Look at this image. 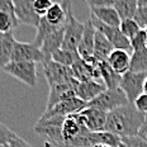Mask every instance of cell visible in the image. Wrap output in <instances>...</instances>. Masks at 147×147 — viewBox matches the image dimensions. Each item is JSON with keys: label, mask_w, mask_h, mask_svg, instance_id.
Returning <instances> with one entry per match:
<instances>
[{"label": "cell", "mask_w": 147, "mask_h": 147, "mask_svg": "<svg viewBox=\"0 0 147 147\" xmlns=\"http://www.w3.org/2000/svg\"><path fill=\"white\" fill-rule=\"evenodd\" d=\"M146 115L138 112L133 104L119 107L107 115L105 131L117 134L121 138L138 136Z\"/></svg>", "instance_id": "6da1fadb"}, {"label": "cell", "mask_w": 147, "mask_h": 147, "mask_svg": "<svg viewBox=\"0 0 147 147\" xmlns=\"http://www.w3.org/2000/svg\"><path fill=\"white\" fill-rule=\"evenodd\" d=\"M66 117H52L47 119H38V122L34 125V132L38 136L43 137L48 143L56 146L63 147L62 137V124Z\"/></svg>", "instance_id": "7a4b0ae2"}, {"label": "cell", "mask_w": 147, "mask_h": 147, "mask_svg": "<svg viewBox=\"0 0 147 147\" xmlns=\"http://www.w3.org/2000/svg\"><path fill=\"white\" fill-rule=\"evenodd\" d=\"M129 104L127 95L121 88L117 89H105L103 93H100L96 98L86 103V107L100 109L105 113H109L112 110Z\"/></svg>", "instance_id": "3957f363"}, {"label": "cell", "mask_w": 147, "mask_h": 147, "mask_svg": "<svg viewBox=\"0 0 147 147\" xmlns=\"http://www.w3.org/2000/svg\"><path fill=\"white\" fill-rule=\"evenodd\" d=\"M85 24L79 22L72 14V8L70 0H67V17L65 23V34H63V46L62 48L78 52L79 45L84 34Z\"/></svg>", "instance_id": "277c9868"}, {"label": "cell", "mask_w": 147, "mask_h": 147, "mask_svg": "<svg viewBox=\"0 0 147 147\" xmlns=\"http://www.w3.org/2000/svg\"><path fill=\"white\" fill-rule=\"evenodd\" d=\"M89 19L91 20V23L94 24L96 30L103 33V34L109 39V42L113 45V47H114L115 50H125L128 52H132L131 41L121 32L119 28H117V27H109V26H107V24L102 23L99 19H96L93 14H90Z\"/></svg>", "instance_id": "5b68a950"}, {"label": "cell", "mask_w": 147, "mask_h": 147, "mask_svg": "<svg viewBox=\"0 0 147 147\" xmlns=\"http://www.w3.org/2000/svg\"><path fill=\"white\" fill-rule=\"evenodd\" d=\"M147 78V74L143 72H134L127 71L122 75V80L119 88L124 91L131 104H133L134 100L143 93V84Z\"/></svg>", "instance_id": "8992f818"}, {"label": "cell", "mask_w": 147, "mask_h": 147, "mask_svg": "<svg viewBox=\"0 0 147 147\" xmlns=\"http://www.w3.org/2000/svg\"><path fill=\"white\" fill-rule=\"evenodd\" d=\"M8 75L13 76L29 88H36L37 63L34 62H10L4 69Z\"/></svg>", "instance_id": "52a82bcc"}, {"label": "cell", "mask_w": 147, "mask_h": 147, "mask_svg": "<svg viewBox=\"0 0 147 147\" xmlns=\"http://www.w3.org/2000/svg\"><path fill=\"white\" fill-rule=\"evenodd\" d=\"M45 57L41 48L33 43H24V42L15 41L11 62H34L43 63Z\"/></svg>", "instance_id": "ba28073f"}, {"label": "cell", "mask_w": 147, "mask_h": 147, "mask_svg": "<svg viewBox=\"0 0 147 147\" xmlns=\"http://www.w3.org/2000/svg\"><path fill=\"white\" fill-rule=\"evenodd\" d=\"M13 1L17 19L26 26L38 28L42 17L37 14L34 9V0H13Z\"/></svg>", "instance_id": "9c48e42d"}, {"label": "cell", "mask_w": 147, "mask_h": 147, "mask_svg": "<svg viewBox=\"0 0 147 147\" xmlns=\"http://www.w3.org/2000/svg\"><path fill=\"white\" fill-rule=\"evenodd\" d=\"M78 82L79 81L74 78L67 82H62V84L50 86V93H48V99H47V104H46V110L52 109L60 102H63L66 99H71V98L76 96L75 88L78 85Z\"/></svg>", "instance_id": "30bf717a"}, {"label": "cell", "mask_w": 147, "mask_h": 147, "mask_svg": "<svg viewBox=\"0 0 147 147\" xmlns=\"http://www.w3.org/2000/svg\"><path fill=\"white\" fill-rule=\"evenodd\" d=\"M85 107H86V103L84 100L79 99L78 96H74L71 99H66L63 102H60L50 110H45L43 115L39 119H47L52 117H67V115L74 114V113L81 112Z\"/></svg>", "instance_id": "8fae6325"}, {"label": "cell", "mask_w": 147, "mask_h": 147, "mask_svg": "<svg viewBox=\"0 0 147 147\" xmlns=\"http://www.w3.org/2000/svg\"><path fill=\"white\" fill-rule=\"evenodd\" d=\"M107 115H108V113L96 108H91V107H85L81 112H79V117H80L82 124L90 132L105 131Z\"/></svg>", "instance_id": "7c38bea8"}, {"label": "cell", "mask_w": 147, "mask_h": 147, "mask_svg": "<svg viewBox=\"0 0 147 147\" xmlns=\"http://www.w3.org/2000/svg\"><path fill=\"white\" fill-rule=\"evenodd\" d=\"M43 72H45L46 80H47L50 86L62 84V82H67L71 79H74L71 67L63 66L53 60H51L50 62L43 65Z\"/></svg>", "instance_id": "4fadbf2b"}, {"label": "cell", "mask_w": 147, "mask_h": 147, "mask_svg": "<svg viewBox=\"0 0 147 147\" xmlns=\"http://www.w3.org/2000/svg\"><path fill=\"white\" fill-rule=\"evenodd\" d=\"M71 71L72 76L80 82L89 80H99L100 79L99 62L96 60L88 62V61L80 59L71 66Z\"/></svg>", "instance_id": "5bb4252c"}, {"label": "cell", "mask_w": 147, "mask_h": 147, "mask_svg": "<svg viewBox=\"0 0 147 147\" xmlns=\"http://www.w3.org/2000/svg\"><path fill=\"white\" fill-rule=\"evenodd\" d=\"M90 131H88V128L82 124L79 113H74V114L67 115L63 121L62 124V137H63V142L65 146L70 145L75 138L86 134Z\"/></svg>", "instance_id": "9a60e30c"}, {"label": "cell", "mask_w": 147, "mask_h": 147, "mask_svg": "<svg viewBox=\"0 0 147 147\" xmlns=\"http://www.w3.org/2000/svg\"><path fill=\"white\" fill-rule=\"evenodd\" d=\"M85 24V29H84V34L80 41L78 48V53L82 60L85 61H93L94 59V42H95V27L91 23V20L89 19Z\"/></svg>", "instance_id": "2e32d148"}, {"label": "cell", "mask_w": 147, "mask_h": 147, "mask_svg": "<svg viewBox=\"0 0 147 147\" xmlns=\"http://www.w3.org/2000/svg\"><path fill=\"white\" fill-rule=\"evenodd\" d=\"M63 34H65V27H62L61 29L56 30V32L51 33L50 36L46 37V39L43 41V43L41 46V51L43 53L45 61L43 65L47 62H50L52 60L55 52H57L61 50L63 46Z\"/></svg>", "instance_id": "e0dca14e"}, {"label": "cell", "mask_w": 147, "mask_h": 147, "mask_svg": "<svg viewBox=\"0 0 147 147\" xmlns=\"http://www.w3.org/2000/svg\"><path fill=\"white\" fill-rule=\"evenodd\" d=\"M105 89L107 86L103 82H99V80H89L84 82L79 81L75 88V94L79 99L84 100L85 103H89L100 93H103Z\"/></svg>", "instance_id": "ac0fdd59"}, {"label": "cell", "mask_w": 147, "mask_h": 147, "mask_svg": "<svg viewBox=\"0 0 147 147\" xmlns=\"http://www.w3.org/2000/svg\"><path fill=\"white\" fill-rule=\"evenodd\" d=\"M107 62L115 72H118L119 75H123L127 71H129L131 53L125 50H114L109 55Z\"/></svg>", "instance_id": "d6986e66"}, {"label": "cell", "mask_w": 147, "mask_h": 147, "mask_svg": "<svg viewBox=\"0 0 147 147\" xmlns=\"http://www.w3.org/2000/svg\"><path fill=\"white\" fill-rule=\"evenodd\" d=\"M90 14H93L96 19L109 27H117L119 28L122 23V18L115 10V8H90Z\"/></svg>", "instance_id": "ffe728a7"}, {"label": "cell", "mask_w": 147, "mask_h": 147, "mask_svg": "<svg viewBox=\"0 0 147 147\" xmlns=\"http://www.w3.org/2000/svg\"><path fill=\"white\" fill-rule=\"evenodd\" d=\"M43 17L52 26L63 27L67 17V0H62V3H53V5Z\"/></svg>", "instance_id": "44dd1931"}, {"label": "cell", "mask_w": 147, "mask_h": 147, "mask_svg": "<svg viewBox=\"0 0 147 147\" xmlns=\"http://www.w3.org/2000/svg\"><path fill=\"white\" fill-rule=\"evenodd\" d=\"M114 50L115 48L113 47V45L109 42V39L107 38L103 33L96 30L95 42H94V59L96 61H107L109 55Z\"/></svg>", "instance_id": "7402d4cb"}, {"label": "cell", "mask_w": 147, "mask_h": 147, "mask_svg": "<svg viewBox=\"0 0 147 147\" xmlns=\"http://www.w3.org/2000/svg\"><path fill=\"white\" fill-rule=\"evenodd\" d=\"M14 45H15V38L13 32L3 36L1 41H0V71H3L11 62Z\"/></svg>", "instance_id": "603a6c76"}, {"label": "cell", "mask_w": 147, "mask_h": 147, "mask_svg": "<svg viewBox=\"0 0 147 147\" xmlns=\"http://www.w3.org/2000/svg\"><path fill=\"white\" fill-rule=\"evenodd\" d=\"M98 62H99V69H100V79L103 80V84L107 86V89L119 88L122 75L115 72L107 61H98Z\"/></svg>", "instance_id": "cb8c5ba5"}, {"label": "cell", "mask_w": 147, "mask_h": 147, "mask_svg": "<svg viewBox=\"0 0 147 147\" xmlns=\"http://www.w3.org/2000/svg\"><path fill=\"white\" fill-rule=\"evenodd\" d=\"M89 138H90L91 147L95 145H108L113 147H119V145H121V137H118L114 133H110L108 131L90 132Z\"/></svg>", "instance_id": "d4e9b609"}, {"label": "cell", "mask_w": 147, "mask_h": 147, "mask_svg": "<svg viewBox=\"0 0 147 147\" xmlns=\"http://www.w3.org/2000/svg\"><path fill=\"white\" fill-rule=\"evenodd\" d=\"M65 27V26H63ZM62 27H56V26H52L47 22V19H46L45 17L41 18V22H39V26L38 28H37V33H36V37H34V41L32 42L33 45H36L37 47L41 48L42 43H43V41L46 39V37L50 36L51 33L56 32V30L61 29Z\"/></svg>", "instance_id": "484cf974"}, {"label": "cell", "mask_w": 147, "mask_h": 147, "mask_svg": "<svg viewBox=\"0 0 147 147\" xmlns=\"http://www.w3.org/2000/svg\"><path fill=\"white\" fill-rule=\"evenodd\" d=\"M131 71L147 74V47L143 50L133 51L131 55Z\"/></svg>", "instance_id": "4316f807"}, {"label": "cell", "mask_w": 147, "mask_h": 147, "mask_svg": "<svg viewBox=\"0 0 147 147\" xmlns=\"http://www.w3.org/2000/svg\"><path fill=\"white\" fill-rule=\"evenodd\" d=\"M81 57L79 56V53L76 51H70V50H66V48H61L57 52H55L53 56H52L53 61L67 67H71L76 61H79Z\"/></svg>", "instance_id": "83f0119b"}, {"label": "cell", "mask_w": 147, "mask_h": 147, "mask_svg": "<svg viewBox=\"0 0 147 147\" xmlns=\"http://www.w3.org/2000/svg\"><path fill=\"white\" fill-rule=\"evenodd\" d=\"M114 8L121 15L122 20L132 19L137 11V8H138V3L137 0H119Z\"/></svg>", "instance_id": "f1b7e54d"}, {"label": "cell", "mask_w": 147, "mask_h": 147, "mask_svg": "<svg viewBox=\"0 0 147 147\" xmlns=\"http://www.w3.org/2000/svg\"><path fill=\"white\" fill-rule=\"evenodd\" d=\"M19 20L17 19L15 14L5 13V11H0V33L7 34L10 33L18 27Z\"/></svg>", "instance_id": "f546056e"}, {"label": "cell", "mask_w": 147, "mask_h": 147, "mask_svg": "<svg viewBox=\"0 0 147 147\" xmlns=\"http://www.w3.org/2000/svg\"><path fill=\"white\" fill-rule=\"evenodd\" d=\"M119 29H121V32L131 41L142 28H141L138 26V23L132 18V19H123L122 20L121 26H119Z\"/></svg>", "instance_id": "4dcf8cb0"}, {"label": "cell", "mask_w": 147, "mask_h": 147, "mask_svg": "<svg viewBox=\"0 0 147 147\" xmlns=\"http://www.w3.org/2000/svg\"><path fill=\"white\" fill-rule=\"evenodd\" d=\"M147 47V34L145 29H141L136 36L131 39V48L133 51H138V50H143Z\"/></svg>", "instance_id": "1f68e13d"}, {"label": "cell", "mask_w": 147, "mask_h": 147, "mask_svg": "<svg viewBox=\"0 0 147 147\" xmlns=\"http://www.w3.org/2000/svg\"><path fill=\"white\" fill-rule=\"evenodd\" d=\"M15 137H17V134H15L9 127H7L4 123L0 122V146L8 145L11 140L15 138Z\"/></svg>", "instance_id": "d6a6232c"}, {"label": "cell", "mask_w": 147, "mask_h": 147, "mask_svg": "<svg viewBox=\"0 0 147 147\" xmlns=\"http://www.w3.org/2000/svg\"><path fill=\"white\" fill-rule=\"evenodd\" d=\"M119 147H147V142H145L138 136L134 137H124L121 138V145Z\"/></svg>", "instance_id": "836d02e7"}, {"label": "cell", "mask_w": 147, "mask_h": 147, "mask_svg": "<svg viewBox=\"0 0 147 147\" xmlns=\"http://www.w3.org/2000/svg\"><path fill=\"white\" fill-rule=\"evenodd\" d=\"M52 5H53L52 0H34V9H36L37 14H39L41 17L46 15V13H47L48 9Z\"/></svg>", "instance_id": "e575fe53"}, {"label": "cell", "mask_w": 147, "mask_h": 147, "mask_svg": "<svg viewBox=\"0 0 147 147\" xmlns=\"http://www.w3.org/2000/svg\"><path fill=\"white\" fill-rule=\"evenodd\" d=\"M89 8H114L119 0H86Z\"/></svg>", "instance_id": "d590c367"}, {"label": "cell", "mask_w": 147, "mask_h": 147, "mask_svg": "<svg viewBox=\"0 0 147 147\" xmlns=\"http://www.w3.org/2000/svg\"><path fill=\"white\" fill-rule=\"evenodd\" d=\"M133 105L136 107V109L138 110V112L147 115V94L146 93L141 94V95L133 102Z\"/></svg>", "instance_id": "8d00e7d4"}, {"label": "cell", "mask_w": 147, "mask_h": 147, "mask_svg": "<svg viewBox=\"0 0 147 147\" xmlns=\"http://www.w3.org/2000/svg\"><path fill=\"white\" fill-rule=\"evenodd\" d=\"M0 11H5V13H14V1L13 0H0Z\"/></svg>", "instance_id": "74e56055"}, {"label": "cell", "mask_w": 147, "mask_h": 147, "mask_svg": "<svg viewBox=\"0 0 147 147\" xmlns=\"http://www.w3.org/2000/svg\"><path fill=\"white\" fill-rule=\"evenodd\" d=\"M8 147H32L28 142H26L24 140H22L20 137H15L14 140H11L10 142L8 143Z\"/></svg>", "instance_id": "f35d334b"}, {"label": "cell", "mask_w": 147, "mask_h": 147, "mask_svg": "<svg viewBox=\"0 0 147 147\" xmlns=\"http://www.w3.org/2000/svg\"><path fill=\"white\" fill-rule=\"evenodd\" d=\"M138 137H140V138H142L145 142H147V115H146L145 122H143L142 127H141V129L138 132Z\"/></svg>", "instance_id": "ab89813d"}, {"label": "cell", "mask_w": 147, "mask_h": 147, "mask_svg": "<svg viewBox=\"0 0 147 147\" xmlns=\"http://www.w3.org/2000/svg\"><path fill=\"white\" fill-rule=\"evenodd\" d=\"M137 3H138V7L147 8V0H137Z\"/></svg>", "instance_id": "60d3db41"}, {"label": "cell", "mask_w": 147, "mask_h": 147, "mask_svg": "<svg viewBox=\"0 0 147 147\" xmlns=\"http://www.w3.org/2000/svg\"><path fill=\"white\" fill-rule=\"evenodd\" d=\"M143 93L147 94V78H146V80H145V84H143Z\"/></svg>", "instance_id": "b9f144b4"}, {"label": "cell", "mask_w": 147, "mask_h": 147, "mask_svg": "<svg viewBox=\"0 0 147 147\" xmlns=\"http://www.w3.org/2000/svg\"><path fill=\"white\" fill-rule=\"evenodd\" d=\"M93 147H113V146H108V145H95Z\"/></svg>", "instance_id": "7bdbcfd3"}, {"label": "cell", "mask_w": 147, "mask_h": 147, "mask_svg": "<svg viewBox=\"0 0 147 147\" xmlns=\"http://www.w3.org/2000/svg\"><path fill=\"white\" fill-rule=\"evenodd\" d=\"M3 36H4V34H3V33H0V41H1V38H3Z\"/></svg>", "instance_id": "ee69618b"}, {"label": "cell", "mask_w": 147, "mask_h": 147, "mask_svg": "<svg viewBox=\"0 0 147 147\" xmlns=\"http://www.w3.org/2000/svg\"><path fill=\"white\" fill-rule=\"evenodd\" d=\"M0 147H8V145H3V146H0Z\"/></svg>", "instance_id": "f6af8a7d"}, {"label": "cell", "mask_w": 147, "mask_h": 147, "mask_svg": "<svg viewBox=\"0 0 147 147\" xmlns=\"http://www.w3.org/2000/svg\"><path fill=\"white\" fill-rule=\"evenodd\" d=\"M145 30H146V34H147V27H146V28H145Z\"/></svg>", "instance_id": "bcb514c9"}, {"label": "cell", "mask_w": 147, "mask_h": 147, "mask_svg": "<svg viewBox=\"0 0 147 147\" xmlns=\"http://www.w3.org/2000/svg\"><path fill=\"white\" fill-rule=\"evenodd\" d=\"M63 147H72V146H63Z\"/></svg>", "instance_id": "7dc6e473"}]
</instances>
